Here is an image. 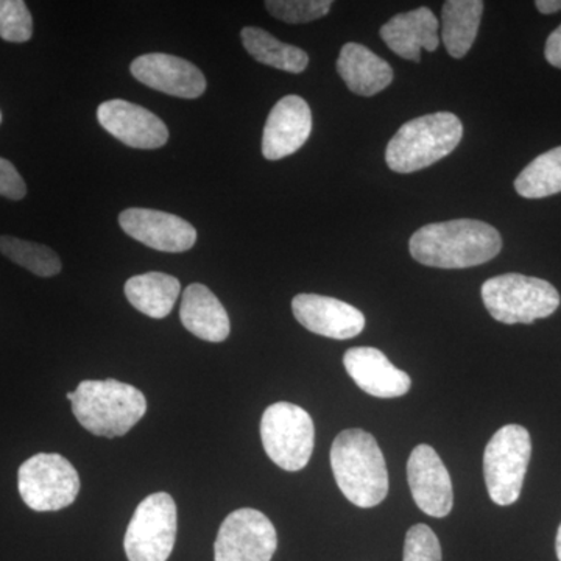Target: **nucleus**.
Masks as SVG:
<instances>
[{"mask_svg":"<svg viewBox=\"0 0 561 561\" xmlns=\"http://www.w3.org/2000/svg\"><path fill=\"white\" fill-rule=\"evenodd\" d=\"M409 250L413 260L427 267L468 268L496 257L502 250V238L485 221H440L420 228L412 236Z\"/></svg>","mask_w":561,"mask_h":561,"instance_id":"nucleus-1","label":"nucleus"},{"mask_svg":"<svg viewBox=\"0 0 561 561\" xmlns=\"http://www.w3.org/2000/svg\"><path fill=\"white\" fill-rule=\"evenodd\" d=\"M331 467L343 496L362 508L381 504L389 493V472L371 434L343 431L331 448Z\"/></svg>","mask_w":561,"mask_h":561,"instance_id":"nucleus-2","label":"nucleus"},{"mask_svg":"<svg viewBox=\"0 0 561 561\" xmlns=\"http://www.w3.org/2000/svg\"><path fill=\"white\" fill-rule=\"evenodd\" d=\"M72 412L92 435L116 438L142 420L147 400L142 391L116 379L81 381L73 391Z\"/></svg>","mask_w":561,"mask_h":561,"instance_id":"nucleus-3","label":"nucleus"},{"mask_svg":"<svg viewBox=\"0 0 561 561\" xmlns=\"http://www.w3.org/2000/svg\"><path fill=\"white\" fill-rule=\"evenodd\" d=\"M463 138V125L456 114L434 113L405 122L390 139L387 165L393 172L412 173L430 168L453 153Z\"/></svg>","mask_w":561,"mask_h":561,"instance_id":"nucleus-4","label":"nucleus"},{"mask_svg":"<svg viewBox=\"0 0 561 561\" xmlns=\"http://www.w3.org/2000/svg\"><path fill=\"white\" fill-rule=\"evenodd\" d=\"M482 300L494 320L530 324L559 309L560 294L548 280L505 273L483 283Z\"/></svg>","mask_w":561,"mask_h":561,"instance_id":"nucleus-5","label":"nucleus"},{"mask_svg":"<svg viewBox=\"0 0 561 561\" xmlns=\"http://www.w3.org/2000/svg\"><path fill=\"white\" fill-rule=\"evenodd\" d=\"M530 456L531 440L526 427L507 424L491 437L483 454V474L494 504L505 507L519 500Z\"/></svg>","mask_w":561,"mask_h":561,"instance_id":"nucleus-6","label":"nucleus"},{"mask_svg":"<svg viewBox=\"0 0 561 561\" xmlns=\"http://www.w3.org/2000/svg\"><path fill=\"white\" fill-rule=\"evenodd\" d=\"M261 438L273 463L286 471H300L311 460L316 427L305 409L276 402L262 415Z\"/></svg>","mask_w":561,"mask_h":561,"instance_id":"nucleus-7","label":"nucleus"},{"mask_svg":"<svg viewBox=\"0 0 561 561\" xmlns=\"http://www.w3.org/2000/svg\"><path fill=\"white\" fill-rule=\"evenodd\" d=\"M18 486L22 501L35 512H57L79 496L80 478L60 454H36L21 465Z\"/></svg>","mask_w":561,"mask_h":561,"instance_id":"nucleus-8","label":"nucleus"},{"mask_svg":"<svg viewBox=\"0 0 561 561\" xmlns=\"http://www.w3.org/2000/svg\"><path fill=\"white\" fill-rule=\"evenodd\" d=\"M176 540V505L171 494L146 497L125 534L124 548L130 561H168Z\"/></svg>","mask_w":561,"mask_h":561,"instance_id":"nucleus-9","label":"nucleus"},{"mask_svg":"<svg viewBox=\"0 0 561 561\" xmlns=\"http://www.w3.org/2000/svg\"><path fill=\"white\" fill-rule=\"evenodd\" d=\"M278 548L275 526L254 508H239L221 523L214 557L216 561H272Z\"/></svg>","mask_w":561,"mask_h":561,"instance_id":"nucleus-10","label":"nucleus"},{"mask_svg":"<svg viewBox=\"0 0 561 561\" xmlns=\"http://www.w3.org/2000/svg\"><path fill=\"white\" fill-rule=\"evenodd\" d=\"M408 479L416 507L434 518H445L453 511L451 476L440 456L430 445H419L408 461Z\"/></svg>","mask_w":561,"mask_h":561,"instance_id":"nucleus-11","label":"nucleus"},{"mask_svg":"<svg viewBox=\"0 0 561 561\" xmlns=\"http://www.w3.org/2000/svg\"><path fill=\"white\" fill-rule=\"evenodd\" d=\"M119 224L130 238L164 253H183L197 242V231L190 221L164 210L125 209Z\"/></svg>","mask_w":561,"mask_h":561,"instance_id":"nucleus-12","label":"nucleus"},{"mask_svg":"<svg viewBox=\"0 0 561 561\" xmlns=\"http://www.w3.org/2000/svg\"><path fill=\"white\" fill-rule=\"evenodd\" d=\"M98 119L111 136L133 149H160L169 139L168 127L157 114L122 99L103 102Z\"/></svg>","mask_w":561,"mask_h":561,"instance_id":"nucleus-13","label":"nucleus"},{"mask_svg":"<svg viewBox=\"0 0 561 561\" xmlns=\"http://www.w3.org/2000/svg\"><path fill=\"white\" fill-rule=\"evenodd\" d=\"M291 311L306 330L335 341L356 337L365 328V317L359 309L323 295H297L291 301Z\"/></svg>","mask_w":561,"mask_h":561,"instance_id":"nucleus-14","label":"nucleus"},{"mask_svg":"<svg viewBox=\"0 0 561 561\" xmlns=\"http://www.w3.org/2000/svg\"><path fill=\"white\" fill-rule=\"evenodd\" d=\"M312 133V113L300 95H287L273 106L262 136V154L268 161L290 157Z\"/></svg>","mask_w":561,"mask_h":561,"instance_id":"nucleus-15","label":"nucleus"},{"mask_svg":"<svg viewBox=\"0 0 561 561\" xmlns=\"http://www.w3.org/2000/svg\"><path fill=\"white\" fill-rule=\"evenodd\" d=\"M136 80L151 90L181 99H197L206 91V79L197 66L168 54H147L131 62Z\"/></svg>","mask_w":561,"mask_h":561,"instance_id":"nucleus-16","label":"nucleus"},{"mask_svg":"<svg viewBox=\"0 0 561 561\" xmlns=\"http://www.w3.org/2000/svg\"><path fill=\"white\" fill-rule=\"evenodd\" d=\"M343 365L356 386L371 397L400 398L411 390V376L394 367L381 350L351 348L343 357Z\"/></svg>","mask_w":561,"mask_h":561,"instance_id":"nucleus-17","label":"nucleus"},{"mask_svg":"<svg viewBox=\"0 0 561 561\" xmlns=\"http://www.w3.org/2000/svg\"><path fill=\"white\" fill-rule=\"evenodd\" d=\"M438 20L427 7L397 14L381 27V38L404 60L420 62L421 49L435 51L440 46Z\"/></svg>","mask_w":561,"mask_h":561,"instance_id":"nucleus-18","label":"nucleus"},{"mask_svg":"<svg viewBox=\"0 0 561 561\" xmlns=\"http://www.w3.org/2000/svg\"><path fill=\"white\" fill-rule=\"evenodd\" d=\"M180 319L183 327L202 341L220 343L230 335L228 312L219 298L203 284H191L184 290Z\"/></svg>","mask_w":561,"mask_h":561,"instance_id":"nucleus-19","label":"nucleus"},{"mask_svg":"<svg viewBox=\"0 0 561 561\" xmlns=\"http://www.w3.org/2000/svg\"><path fill=\"white\" fill-rule=\"evenodd\" d=\"M337 72L354 94L371 98L390 87L393 69L368 47L346 43L337 60Z\"/></svg>","mask_w":561,"mask_h":561,"instance_id":"nucleus-20","label":"nucleus"},{"mask_svg":"<svg viewBox=\"0 0 561 561\" xmlns=\"http://www.w3.org/2000/svg\"><path fill=\"white\" fill-rule=\"evenodd\" d=\"M180 291V280L161 272L133 276L125 284V295L133 308L146 313L150 319L168 317L175 306Z\"/></svg>","mask_w":561,"mask_h":561,"instance_id":"nucleus-21","label":"nucleus"},{"mask_svg":"<svg viewBox=\"0 0 561 561\" xmlns=\"http://www.w3.org/2000/svg\"><path fill=\"white\" fill-rule=\"evenodd\" d=\"M482 0H448L442 10V39L453 58H463L470 51L481 25Z\"/></svg>","mask_w":561,"mask_h":561,"instance_id":"nucleus-22","label":"nucleus"},{"mask_svg":"<svg viewBox=\"0 0 561 561\" xmlns=\"http://www.w3.org/2000/svg\"><path fill=\"white\" fill-rule=\"evenodd\" d=\"M241 38L245 50L262 65L290 73H301L308 68L309 55L305 50L280 43L262 28L245 27L241 32Z\"/></svg>","mask_w":561,"mask_h":561,"instance_id":"nucleus-23","label":"nucleus"},{"mask_svg":"<svg viewBox=\"0 0 561 561\" xmlns=\"http://www.w3.org/2000/svg\"><path fill=\"white\" fill-rule=\"evenodd\" d=\"M515 190L524 198H545L561 192V147L546 151L527 165Z\"/></svg>","mask_w":561,"mask_h":561,"instance_id":"nucleus-24","label":"nucleus"},{"mask_svg":"<svg viewBox=\"0 0 561 561\" xmlns=\"http://www.w3.org/2000/svg\"><path fill=\"white\" fill-rule=\"evenodd\" d=\"M0 253L27 268L33 275L50 278L61 272V261L49 247L41 243L22 241L13 236L0 238Z\"/></svg>","mask_w":561,"mask_h":561,"instance_id":"nucleus-25","label":"nucleus"},{"mask_svg":"<svg viewBox=\"0 0 561 561\" xmlns=\"http://www.w3.org/2000/svg\"><path fill=\"white\" fill-rule=\"evenodd\" d=\"M331 0H267L265 9L287 24H306L330 13Z\"/></svg>","mask_w":561,"mask_h":561,"instance_id":"nucleus-26","label":"nucleus"},{"mask_svg":"<svg viewBox=\"0 0 561 561\" xmlns=\"http://www.w3.org/2000/svg\"><path fill=\"white\" fill-rule=\"evenodd\" d=\"M32 35L33 20L27 3L22 0H0V38L9 43H25Z\"/></svg>","mask_w":561,"mask_h":561,"instance_id":"nucleus-27","label":"nucleus"},{"mask_svg":"<svg viewBox=\"0 0 561 561\" xmlns=\"http://www.w3.org/2000/svg\"><path fill=\"white\" fill-rule=\"evenodd\" d=\"M402 561H442L440 541L430 526L416 524L409 529Z\"/></svg>","mask_w":561,"mask_h":561,"instance_id":"nucleus-28","label":"nucleus"},{"mask_svg":"<svg viewBox=\"0 0 561 561\" xmlns=\"http://www.w3.org/2000/svg\"><path fill=\"white\" fill-rule=\"evenodd\" d=\"M27 194L24 180L10 161L0 158V195L10 201H21Z\"/></svg>","mask_w":561,"mask_h":561,"instance_id":"nucleus-29","label":"nucleus"},{"mask_svg":"<svg viewBox=\"0 0 561 561\" xmlns=\"http://www.w3.org/2000/svg\"><path fill=\"white\" fill-rule=\"evenodd\" d=\"M546 60L553 68L561 69V25L557 31H553L546 41L545 49Z\"/></svg>","mask_w":561,"mask_h":561,"instance_id":"nucleus-30","label":"nucleus"},{"mask_svg":"<svg viewBox=\"0 0 561 561\" xmlns=\"http://www.w3.org/2000/svg\"><path fill=\"white\" fill-rule=\"evenodd\" d=\"M535 5L542 14H553L561 10V0H538Z\"/></svg>","mask_w":561,"mask_h":561,"instance_id":"nucleus-31","label":"nucleus"},{"mask_svg":"<svg viewBox=\"0 0 561 561\" xmlns=\"http://www.w3.org/2000/svg\"><path fill=\"white\" fill-rule=\"evenodd\" d=\"M556 551L557 557H559V561H561V524L559 527V531H557Z\"/></svg>","mask_w":561,"mask_h":561,"instance_id":"nucleus-32","label":"nucleus"},{"mask_svg":"<svg viewBox=\"0 0 561 561\" xmlns=\"http://www.w3.org/2000/svg\"><path fill=\"white\" fill-rule=\"evenodd\" d=\"M0 122H2V114H0Z\"/></svg>","mask_w":561,"mask_h":561,"instance_id":"nucleus-33","label":"nucleus"}]
</instances>
